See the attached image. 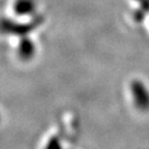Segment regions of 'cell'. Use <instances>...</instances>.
<instances>
[{
    "label": "cell",
    "instance_id": "obj_1",
    "mask_svg": "<svg viewBox=\"0 0 149 149\" xmlns=\"http://www.w3.org/2000/svg\"><path fill=\"white\" fill-rule=\"evenodd\" d=\"M130 95L133 97L135 107L140 112L149 111V90L145 83L140 80H134L129 85Z\"/></svg>",
    "mask_w": 149,
    "mask_h": 149
},
{
    "label": "cell",
    "instance_id": "obj_2",
    "mask_svg": "<svg viewBox=\"0 0 149 149\" xmlns=\"http://www.w3.org/2000/svg\"><path fill=\"white\" fill-rule=\"evenodd\" d=\"M36 54V45L30 39L23 38L18 45V56L22 61H30Z\"/></svg>",
    "mask_w": 149,
    "mask_h": 149
},
{
    "label": "cell",
    "instance_id": "obj_3",
    "mask_svg": "<svg viewBox=\"0 0 149 149\" xmlns=\"http://www.w3.org/2000/svg\"><path fill=\"white\" fill-rule=\"evenodd\" d=\"M33 10V3L30 0H22L19 1L16 6V12L19 15H28Z\"/></svg>",
    "mask_w": 149,
    "mask_h": 149
},
{
    "label": "cell",
    "instance_id": "obj_4",
    "mask_svg": "<svg viewBox=\"0 0 149 149\" xmlns=\"http://www.w3.org/2000/svg\"><path fill=\"white\" fill-rule=\"evenodd\" d=\"M44 149H63L61 140L58 136H52L51 138L48 140V143L45 145Z\"/></svg>",
    "mask_w": 149,
    "mask_h": 149
}]
</instances>
